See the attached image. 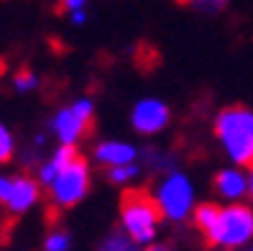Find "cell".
I'll return each mask as SVG.
<instances>
[{"label":"cell","mask_w":253,"mask_h":251,"mask_svg":"<svg viewBox=\"0 0 253 251\" xmlns=\"http://www.w3.org/2000/svg\"><path fill=\"white\" fill-rule=\"evenodd\" d=\"M100 251H136V246H133V239H128V236L113 233V236H108V239L102 241Z\"/></svg>","instance_id":"cell-13"},{"label":"cell","mask_w":253,"mask_h":251,"mask_svg":"<svg viewBox=\"0 0 253 251\" xmlns=\"http://www.w3.org/2000/svg\"><path fill=\"white\" fill-rule=\"evenodd\" d=\"M13 151H16V144H13L10 131L0 123V164H8L13 159Z\"/></svg>","instance_id":"cell-15"},{"label":"cell","mask_w":253,"mask_h":251,"mask_svg":"<svg viewBox=\"0 0 253 251\" xmlns=\"http://www.w3.org/2000/svg\"><path fill=\"white\" fill-rule=\"evenodd\" d=\"M121 215L128 236L136 244H148L164 220V205L146 187H128L121 195Z\"/></svg>","instance_id":"cell-1"},{"label":"cell","mask_w":253,"mask_h":251,"mask_svg":"<svg viewBox=\"0 0 253 251\" xmlns=\"http://www.w3.org/2000/svg\"><path fill=\"white\" fill-rule=\"evenodd\" d=\"M215 187L225 198H241L243 193H248V182L243 180V174L235 172V169H225V172L215 174Z\"/></svg>","instance_id":"cell-11"},{"label":"cell","mask_w":253,"mask_h":251,"mask_svg":"<svg viewBox=\"0 0 253 251\" xmlns=\"http://www.w3.org/2000/svg\"><path fill=\"white\" fill-rule=\"evenodd\" d=\"M182 5L197 10V13H207V16H212V13H222L228 8L230 0H179Z\"/></svg>","instance_id":"cell-12"},{"label":"cell","mask_w":253,"mask_h":251,"mask_svg":"<svg viewBox=\"0 0 253 251\" xmlns=\"http://www.w3.org/2000/svg\"><path fill=\"white\" fill-rule=\"evenodd\" d=\"M92 126H95V115H92L90 100H77L74 105L62 108L51 121L54 134L62 144H77L82 136L92 134Z\"/></svg>","instance_id":"cell-4"},{"label":"cell","mask_w":253,"mask_h":251,"mask_svg":"<svg viewBox=\"0 0 253 251\" xmlns=\"http://www.w3.org/2000/svg\"><path fill=\"white\" fill-rule=\"evenodd\" d=\"M95 156H97L100 164L118 167V164H128V161H133L136 149L128 146V144H121V141H105V144H100L95 149Z\"/></svg>","instance_id":"cell-10"},{"label":"cell","mask_w":253,"mask_h":251,"mask_svg":"<svg viewBox=\"0 0 253 251\" xmlns=\"http://www.w3.org/2000/svg\"><path fill=\"white\" fill-rule=\"evenodd\" d=\"M169 121V108L159 100H141L133 110V126L141 134H156L167 126Z\"/></svg>","instance_id":"cell-8"},{"label":"cell","mask_w":253,"mask_h":251,"mask_svg":"<svg viewBox=\"0 0 253 251\" xmlns=\"http://www.w3.org/2000/svg\"><path fill=\"white\" fill-rule=\"evenodd\" d=\"M146 251H167V246H148Z\"/></svg>","instance_id":"cell-21"},{"label":"cell","mask_w":253,"mask_h":251,"mask_svg":"<svg viewBox=\"0 0 253 251\" xmlns=\"http://www.w3.org/2000/svg\"><path fill=\"white\" fill-rule=\"evenodd\" d=\"M136 167L133 164H118V167H113L110 172H108V180L113 182V185H123V182H128L130 177H136Z\"/></svg>","instance_id":"cell-17"},{"label":"cell","mask_w":253,"mask_h":251,"mask_svg":"<svg viewBox=\"0 0 253 251\" xmlns=\"http://www.w3.org/2000/svg\"><path fill=\"white\" fill-rule=\"evenodd\" d=\"M69 21H72L74 26H82V23L87 21V10H80V13H74V16H69Z\"/></svg>","instance_id":"cell-19"},{"label":"cell","mask_w":253,"mask_h":251,"mask_svg":"<svg viewBox=\"0 0 253 251\" xmlns=\"http://www.w3.org/2000/svg\"><path fill=\"white\" fill-rule=\"evenodd\" d=\"M161 205H164V213L174 220H182L192 205V187L187 182V177L182 174H171L161 187V195H159Z\"/></svg>","instance_id":"cell-7"},{"label":"cell","mask_w":253,"mask_h":251,"mask_svg":"<svg viewBox=\"0 0 253 251\" xmlns=\"http://www.w3.org/2000/svg\"><path fill=\"white\" fill-rule=\"evenodd\" d=\"M215 136L233 161L253 172V113L246 105H228L215 118Z\"/></svg>","instance_id":"cell-2"},{"label":"cell","mask_w":253,"mask_h":251,"mask_svg":"<svg viewBox=\"0 0 253 251\" xmlns=\"http://www.w3.org/2000/svg\"><path fill=\"white\" fill-rule=\"evenodd\" d=\"M251 236H253V213H251L248 205H230V208H222L217 246H225V249L243 246Z\"/></svg>","instance_id":"cell-6"},{"label":"cell","mask_w":253,"mask_h":251,"mask_svg":"<svg viewBox=\"0 0 253 251\" xmlns=\"http://www.w3.org/2000/svg\"><path fill=\"white\" fill-rule=\"evenodd\" d=\"M39 195H41V190L34 177H28V174L0 177V205L13 215H21L31 205H36Z\"/></svg>","instance_id":"cell-5"},{"label":"cell","mask_w":253,"mask_h":251,"mask_svg":"<svg viewBox=\"0 0 253 251\" xmlns=\"http://www.w3.org/2000/svg\"><path fill=\"white\" fill-rule=\"evenodd\" d=\"M220 215H222V208H220V205H212V202H202V205H197V210H195V226L202 233L207 249L217 246Z\"/></svg>","instance_id":"cell-9"},{"label":"cell","mask_w":253,"mask_h":251,"mask_svg":"<svg viewBox=\"0 0 253 251\" xmlns=\"http://www.w3.org/2000/svg\"><path fill=\"white\" fill-rule=\"evenodd\" d=\"M90 190V169L82 154H77L69 164L59 169L54 182L49 185L51 193V208H74Z\"/></svg>","instance_id":"cell-3"},{"label":"cell","mask_w":253,"mask_h":251,"mask_svg":"<svg viewBox=\"0 0 253 251\" xmlns=\"http://www.w3.org/2000/svg\"><path fill=\"white\" fill-rule=\"evenodd\" d=\"M87 3H90V0H59V10H62L64 16H74V13H80V10H87Z\"/></svg>","instance_id":"cell-18"},{"label":"cell","mask_w":253,"mask_h":251,"mask_svg":"<svg viewBox=\"0 0 253 251\" xmlns=\"http://www.w3.org/2000/svg\"><path fill=\"white\" fill-rule=\"evenodd\" d=\"M67 249H69V233L64 231H54L43 241V251H67Z\"/></svg>","instance_id":"cell-16"},{"label":"cell","mask_w":253,"mask_h":251,"mask_svg":"<svg viewBox=\"0 0 253 251\" xmlns=\"http://www.w3.org/2000/svg\"><path fill=\"white\" fill-rule=\"evenodd\" d=\"M248 195L253 198V172H251V177H248Z\"/></svg>","instance_id":"cell-20"},{"label":"cell","mask_w":253,"mask_h":251,"mask_svg":"<svg viewBox=\"0 0 253 251\" xmlns=\"http://www.w3.org/2000/svg\"><path fill=\"white\" fill-rule=\"evenodd\" d=\"M36 85H39V77L31 69H18L16 75H13V87H16L18 93H28V90H34Z\"/></svg>","instance_id":"cell-14"}]
</instances>
